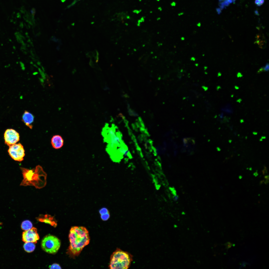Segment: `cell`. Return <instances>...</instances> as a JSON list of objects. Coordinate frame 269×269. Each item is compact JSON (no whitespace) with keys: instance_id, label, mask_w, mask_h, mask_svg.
<instances>
[{"instance_id":"cell-1","label":"cell","mask_w":269,"mask_h":269,"mask_svg":"<svg viewBox=\"0 0 269 269\" xmlns=\"http://www.w3.org/2000/svg\"><path fill=\"white\" fill-rule=\"evenodd\" d=\"M69 238L70 245L67 252L73 256H78L83 248L89 244L90 240L88 231L83 226L72 227Z\"/></svg>"},{"instance_id":"cell-2","label":"cell","mask_w":269,"mask_h":269,"mask_svg":"<svg viewBox=\"0 0 269 269\" xmlns=\"http://www.w3.org/2000/svg\"><path fill=\"white\" fill-rule=\"evenodd\" d=\"M20 169L23 178L20 186H33L37 189H40L46 185L47 174L40 166H37L31 169L21 167Z\"/></svg>"},{"instance_id":"cell-3","label":"cell","mask_w":269,"mask_h":269,"mask_svg":"<svg viewBox=\"0 0 269 269\" xmlns=\"http://www.w3.org/2000/svg\"><path fill=\"white\" fill-rule=\"evenodd\" d=\"M132 260L133 256L130 253L118 249L111 256L109 267L111 269H127Z\"/></svg>"},{"instance_id":"cell-4","label":"cell","mask_w":269,"mask_h":269,"mask_svg":"<svg viewBox=\"0 0 269 269\" xmlns=\"http://www.w3.org/2000/svg\"><path fill=\"white\" fill-rule=\"evenodd\" d=\"M61 245L60 241L56 237L48 235L43 239L41 245L42 249L47 253L54 254L57 253Z\"/></svg>"},{"instance_id":"cell-5","label":"cell","mask_w":269,"mask_h":269,"mask_svg":"<svg viewBox=\"0 0 269 269\" xmlns=\"http://www.w3.org/2000/svg\"><path fill=\"white\" fill-rule=\"evenodd\" d=\"M8 151L9 155L14 160L18 161L23 160L25 151L21 143L15 144L9 146Z\"/></svg>"},{"instance_id":"cell-6","label":"cell","mask_w":269,"mask_h":269,"mask_svg":"<svg viewBox=\"0 0 269 269\" xmlns=\"http://www.w3.org/2000/svg\"><path fill=\"white\" fill-rule=\"evenodd\" d=\"M19 137L18 133L14 130L7 129L4 134L5 143L9 146L16 144L19 141Z\"/></svg>"},{"instance_id":"cell-7","label":"cell","mask_w":269,"mask_h":269,"mask_svg":"<svg viewBox=\"0 0 269 269\" xmlns=\"http://www.w3.org/2000/svg\"><path fill=\"white\" fill-rule=\"evenodd\" d=\"M39 239L37 229L35 227H33L23 232L22 240L25 243L31 242L36 243Z\"/></svg>"},{"instance_id":"cell-8","label":"cell","mask_w":269,"mask_h":269,"mask_svg":"<svg viewBox=\"0 0 269 269\" xmlns=\"http://www.w3.org/2000/svg\"><path fill=\"white\" fill-rule=\"evenodd\" d=\"M36 218L39 221L49 224L55 227L57 225V221L54 217L50 215L41 214Z\"/></svg>"},{"instance_id":"cell-9","label":"cell","mask_w":269,"mask_h":269,"mask_svg":"<svg viewBox=\"0 0 269 269\" xmlns=\"http://www.w3.org/2000/svg\"><path fill=\"white\" fill-rule=\"evenodd\" d=\"M33 115L27 111H25L22 116V121L25 125L30 129L32 128V124L34 120Z\"/></svg>"},{"instance_id":"cell-10","label":"cell","mask_w":269,"mask_h":269,"mask_svg":"<svg viewBox=\"0 0 269 269\" xmlns=\"http://www.w3.org/2000/svg\"><path fill=\"white\" fill-rule=\"evenodd\" d=\"M51 144L53 147L56 149L62 147L63 145L64 140L62 137L58 135L54 136L51 139Z\"/></svg>"},{"instance_id":"cell-11","label":"cell","mask_w":269,"mask_h":269,"mask_svg":"<svg viewBox=\"0 0 269 269\" xmlns=\"http://www.w3.org/2000/svg\"><path fill=\"white\" fill-rule=\"evenodd\" d=\"M101 215V218L103 221H106L109 218L110 215L108 209L106 207L101 208L99 210Z\"/></svg>"},{"instance_id":"cell-12","label":"cell","mask_w":269,"mask_h":269,"mask_svg":"<svg viewBox=\"0 0 269 269\" xmlns=\"http://www.w3.org/2000/svg\"><path fill=\"white\" fill-rule=\"evenodd\" d=\"M35 245L34 243L31 242H26L23 245L24 250L28 253L33 251L35 249Z\"/></svg>"},{"instance_id":"cell-13","label":"cell","mask_w":269,"mask_h":269,"mask_svg":"<svg viewBox=\"0 0 269 269\" xmlns=\"http://www.w3.org/2000/svg\"><path fill=\"white\" fill-rule=\"evenodd\" d=\"M21 227L24 230L26 231L31 229L32 227V224L31 222L29 220H25L22 223Z\"/></svg>"},{"instance_id":"cell-14","label":"cell","mask_w":269,"mask_h":269,"mask_svg":"<svg viewBox=\"0 0 269 269\" xmlns=\"http://www.w3.org/2000/svg\"><path fill=\"white\" fill-rule=\"evenodd\" d=\"M17 40L18 42L22 44H24L22 39H25V38L22 36L19 32H16L15 34Z\"/></svg>"},{"instance_id":"cell-15","label":"cell","mask_w":269,"mask_h":269,"mask_svg":"<svg viewBox=\"0 0 269 269\" xmlns=\"http://www.w3.org/2000/svg\"><path fill=\"white\" fill-rule=\"evenodd\" d=\"M128 112L130 115L134 116H138V115L137 113L134 111V110L130 108L129 104L128 105Z\"/></svg>"},{"instance_id":"cell-16","label":"cell","mask_w":269,"mask_h":269,"mask_svg":"<svg viewBox=\"0 0 269 269\" xmlns=\"http://www.w3.org/2000/svg\"><path fill=\"white\" fill-rule=\"evenodd\" d=\"M49 268L50 269H61L59 265L56 263L53 264L50 266Z\"/></svg>"},{"instance_id":"cell-17","label":"cell","mask_w":269,"mask_h":269,"mask_svg":"<svg viewBox=\"0 0 269 269\" xmlns=\"http://www.w3.org/2000/svg\"><path fill=\"white\" fill-rule=\"evenodd\" d=\"M101 85L102 87L104 89L106 90L108 89V87L106 85V82L103 81H102L101 83Z\"/></svg>"},{"instance_id":"cell-18","label":"cell","mask_w":269,"mask_h":269,"mask_svg":"<svg viewBox=\"0 0 269 269\" xmlns=\"http://www.w3.org/2000/svg\"><path fill=\"white\" fill-rule=\"evenodd\" d=\"M38 69L39 71L40 72V73L42 76V77L43 78V79H45L46 78L45 74L42 71V70L40 68H38Z\"/></svg>"},{"instance_id":"cell-19","label":"cell","mask_w":269,"mask_h":269,"mask_svg":"<svg viewBox=\"0 0 269 269\" xmlns=\"http://www.w3.org/2000/svg\"><path fill=\"white\" fill-rule=\"evenodd\" d=\"M142 11V10L141 9L139 10L135 9L133 10L132 12L133 13H136L137 14H138L139 13Z\"/></svg>"},{"instance_id":"cell-20","label":"cell","mask_w":269,"mask_h":269,"mask_svg":"<svg viewBox=\"0 0 269 269\" xmlns=\"http://www.w3.org/2000/svg\"><path fill=\"white\" fill-rule=\"evenodd\" d=\"M269 64L267 63L265 67H264L265 71H268L269 70Z\"/></svg>"},{"instance_id":"cell-21","label":"cell","mask_w":269,"mask_h":269,"mask_svg":"<svg viewBox=\"0 0 269 269\" xmlns=\"http://www.w3.org/2000/svg\"><path fill=\"white\" fill-rule=\"evenodd\" d=\"M31 12L32 14V16H34L35 15L36 13V10L35 8H32L30 11Z\"/></svg>"},{"instance_id":"cell-22","label":"cell","mask_w":269,"mask_h":269,"mask_svg":"<svg viewBox=\"0 0 269 269\" xmlns=\"http://www.w3.org/2000/svg\"><path fill=\"white\" fill-rule=\"evenodd\" d=\"M267 167L265 166L264 167V169L262 171V172L263 174L264 175L266 173H267Z\"/></svg>"},{"instance_id":"cell-23","label":"cell","mask_w":269,"mask_h":269,"mask_svg":"<svg viewBox=\"0 0 269 269\" xmlns=\"http://www.w3.org/2000/svg\"><path fill=\"white\" fill-rule=\"evenodd\" d=\"M255 3L257 4L258 6H260L261 5L260 3V0H255Z\"/></svg>"},{"instance_id":"cell-24","label":"cell","mask_w":269,"mask_h":269,"mask_svg":"<svg viewBox=\"0 0 269 269\" xmlns=\"http://www.w3.org/2000/svg\"><path fill=\"white\" fill-rule=\"evenodd\" d=\"M20 66L22 67V69L23 70H24L25 69V67L24 66V64L22 62H20Z\"/></svg>"},{"instance_id":"cell-25","label":"cell","mask_w":269,"mask_h":269,"mask_svg":"<svg viewBox=\"0 0 269 269\" xmlns=\"http://www.w3.org/2000/svg\"><path fill=\"white\" fill-rule=\"evenodd\" d=\"M145 18V17L143 16H142V17H141L140 19V21L141 22H144V20H145V19H144V18Z\"/></svg>"},{"instance_id":"cell-26","label":"cell","mask_w":269,"mask_h":269,"mask_svg":"<svg viewBox=\"0 0 269 269\" xmlns=\"http://www.w3.org/2000/svg\"><path fill=\"white\" fill-rule=\"evenodd\" d=\"M170 4L172 6H175L176 5V3L175 2L173 1Z\"/></svg>"},{"instance_id":"cell-27","label":"cell","mask_w":269,"mask_h":269,"mask_svg":"<svg viewBox=\"0 0 269 269\" xmlns=\"http://www.w3.org/2000/svg\"><path fill=\"white\" fill-rule=\"evenodd\" d=\"M178 197L177 196L175 195L173 198V199L174 200L176 201L178 199Z\"/></svg>"},{"instance_id":"cell-28","label":"cell","mask_w":269,"mask_h":269,"mask_svg":"<svg viewBox=\"0 0 269 269\" xmlns=\"http://www.w3.org/2000/svg\"><path fill=\"white\" fill-rule=\"evenodd\" d=\"M264 182L265 184H267L269 182V179H266L265 181H264Z\"/></svg>"},{"instance_id":"cell-29","label":"cell","mask_w":269,"mask_h":269,"mask_svg":"<svg viewBox=\"0 0 269 269\" xmlns=\"http://www.w3.org/2000/svg\"><path fill=\"white\" fill-rule=\"evenodd\" d=\"M253 175L255 177H256L258 175V173L257 172H256L254 173L253 174Z\"/></svg>"},{"instance_id":"cell-30","label":"cell","mask_w":269,"mask_h":269,"mask_svg":"<svg viewBox=\"0 0 269 269\" xmlns=\"http://www.w3.org/2000/svg\"><path fill=\"white\" fill-rule=\"evenodd\" d=\"M216 11H217V12L218 13V14H219L220 13V12H221L220 10V9L219 8H217L216 9Z\"/></svg>"},{"instance_id":"cell-31","label":"cell","mask_w":269,"mask_h":269,"mask_svg":"<svg viewBox=\"0 0 269 269\" xmlns=\"http://www.w3.org/2000/svg\"><path fill=\"white\" fill-rule=\"evenodd\" d=\"M157 8L158 10H159L160 11H162V9L161 6H159Z\"/></svg>"},{"instance_id":"cell-32","label":"cell","mask_w":269,"mask_h":269,"mask_svg":"<svg viewBox=\"0 0 269 269\" xmlns=\"http://www.w3.org/2000/svg\"><path fill=\"white\" fill-rule=\"evenodd\" d=\"M190 60L192 61H194L196 60V58L194 57H192L191 58Z\"/></svg>"},{"instance_id":"cell-33","label":"cell","mask_w":269,"mask_h":269,"mask_svg":"<svg viewBox=\"0 0 269 269\" xmlns=\"http://www.w3.org/2000/svg\"><path fill=\"white\" fill-rule=\"evenodd\" d=\"M264 178L265 179H269V176L268 175H265L264 176Z\"/></svg>"},{"instance_id":"cell-34","label":"cell","mask_w":269,"mask_h":269,"mask_svg":"<svg viewBox=\"0 0 269 269\" xmlns=\"http://www.w3.org/2000/svg\"><path fill=\"white\" fill-rule=\"evenodd\" d=\"M20 27L22 28L23 27V24L22 22H21L20 25Z\"/></svg>"},{"instance_id":"cell-35","label":"cell","mask_w":269,"mask_h":269,"mask_svg":"<svg viewBox=\"0 0 269 269\" xmlns=\"http://www.w3.org/2000/svg\"><path fill=\"white\" fill-rule=\"evenodd\" d=\"M126 18L127 19H130L131 17L130 16L128 15L126 16Z\"/></svg>"},{"instance_id":"cell-36","label":"cell","mask_w":269,"mask_h":269,"mask_svg":"<svg viewBox=\"0 0 269 269\" xmlns=\"http://www.w3.org/2000/svg\"><path fill=\"white\" fill-rule=\"evenodd\" d=\"M201 25V23L200 22H199L197 24V25L198 27H200Z\"/></svg>"},{"instance_id":"cell-37","label":"cell","mask_w":269,"mask_h":269,"mask_svg":"<svg viewBox=\"0 0 269 269\" xmlns=\"http://www.w3.org/2000/svg\"><path fill=\"white\" fill-rule=\"evenodd\" d=\"M183 14H184V13L183 12H181V13H179L178 14V15L179 16H180V15H181Z\"/></svg>"},{"instance_id":"cell-38","label":"cell","mask_w":269,"mask_h":269,"mask_svg":"<svg viewBox=\"0 0 269 269\" xmlns=\"http://www.w3.org/2000/svg\"><path fill=\"white\" fill-rule=\"evenodd\" d=\"M37 64L38 65L40 66L41 65V63L40 62L38 61L37 63Z\"/></svg>"},{"instance_id":"cell-39","label":"cell","mask_w":269,"mask_h":269,"mask_svg":"<svg viewBox=\"0 0 269 269\" xmlns=\"http://www.w3.org/2000/svg\"><path fill=\"white\" fill-rule=\"evenodd\" d=\"M253 134L254 135H256L257 134V133L256 132H253Z\"/></svg>"},{"instance_id":"cell-40","label":"cell","mask_w":269,"mask_h":269,"mask_svg":"<svg viewBox=\"0 0 269 269\" xmlns=\"http://www.w3.org/2000/svg\"><path fill=\"white\" fill-rule=\"evenodd\" d=\"M181 40H184L185 39V38H184V37H181Z\"/></svg>"},{"instance_id":"cell-41","label":"cell","mask_w":269,"mask_h":269,"mask_svg":"<svg viewBox=\"0 0 269 269\" xmlns=\"http://www.w3.org/2000/svg\"><path fill=\"white\" fill-rule=\"evenodd\" d=\"M160 19H161V18L160 17H158L157 18V20H159Z\"/></svg>"},{"instance_id":"cell-42","label":"cell","mask_w":269,"mask_h":269,"mask_svg":"<svg viewBox=\"0 0 269 269\" xmlns=\"http://www.w3.org/2000/svg\"><path fill=\"white\" fill-rule=\"evenodd\" d=\"M266 138V136H262L261 137V138L262 139H265V138Z\"/></svg>"},{"instance_id":"cell-43","label":"cell","mask_w":269,"mask_h":269,"mask_svg":"<svg viewBox=\"0 0 269 269\" xmlns=\"http://www.w3.org/2000/svg\"><path fill=\"white\" fill-rule=\"evenodd\" d=\"M60 49V46H57V50H59Z\"/></svg>"},{"instance_id":"cell-44","label":"cell","mask_w":269,"mask_h":269,"mask_svg":"<svg viewBox=\"0 0 269 269\" xmlns=\"http://www.w3.org/2000/svg\"><path fill=\"white\" fill-rule=\"evenodd\" d=\"M38 73V72H34L33 73V75H35L36 74Z\"/></svg>"},{"instance_id":"cell-45","label":"cell","mask_w":269,"mask_h":269,"mask_svg":"<svg viewBox=\"0 0 269 269\" xmlns=\"http://www.w3.org/2000/svg\"><path fill=\"white\" fill-rule=\"evenodd\" d=\"M40 80L41 81V82H43L44 80L40 78Z\"/></svg>"},{"instance_id":"cell-46","label":"cell","mask_w":269,"mask_h":269,"mask_svg":"<svg viewBox=\"0 0 269 269\" xmlns=\"http://www.w3.org/2000/svg\"><path fill=\"white\" fill-rule=\"evenodd\" d=\"M242 176L241 175H240L239 176V178L240 179H242Z\"/></svg>"},{"instance_id":"cell-47","label":"cell","mask_w":269,"mask_h":269,"mask_svg":"<svg viewBox=\"0 0 269 269\" xmlns=\"http://www.w3.org/2000/svg\"><path fill=\"white\" fill-rule=\"evenodd\" d=\"M41 67H42V69L44 71L45 70H44V67L43 66H41Z\"/></svg>"},{"instance_id":"cell-48","label":"cell","mask_w":269,"mask_h":269,"mask_svg":"<svg viewBox=\"0 0 269 269\" xmlns=\"http://www.w3.org/2000/svg\"><path fill=\"white\" fill-rule=\"evenodd\" d=\"M195 65L196 66H197L198 65V64L197 63L195 64Z\"/></svg>"},{"instance_id":"cell-49","label":"cell","mask_w":269,"mask_h":269,"mask_svg":"<svg viewBox=\"0 0 269 269\" xmlns=\"http://www.w3.org/2000/svg\"><path fill=\"white\" fill-rule=\"evenodd\" d=\"M33 66H35V67H37H37H37V66H36V65L35 64H34V65H33Z\"/></svg>"},{"instance_id":"cell-50","label":"cell","mask_w":269,"mask_h":269,"mask_svg":"<svg viewBox=\"0 0 269 269\" xmlns=\"http://www.w3.org/2000/svg\"><path fill=\"white\" fill-rule=\"evenodd\" d=\"M152 12H153V11H152L151 10V11H149V13H152Z\"/></svg>"},{"instance_id":"cell-51","label":"cell","mask_w":269,"mask_h":269,"mask_svg":"<svg viewBox=\"0 0 269 269\" xmlns=\"http://www.w3.org/2000/svg\"><path fill=\"white\" fill-rule=\"evenodd\" d=\"M30 63L31 64H33V63L32 62H30Z\"/></svg>"},{"instance_id":"cell-52","label":"cell","mask_w":269,"mask_h":269,"mask_svg":"<svg viewBox=\"0 0 269 269\" xmlns=\"http://www.w3.org/2000/svg\"><path fill=\"white\" fill-rule=\"evenodd\" d=\"M231 140H229V142L230 143V142H231Z\"/></svg>"},{"instance_id":"cell-53","label":"cell","mask_w":269,"mask_h":269,"mask_svg":"<svg viewBox=\"0 0 269 269\" xmlns=\"http://www.w3.org/2000/svg\"><path fill=\"white\" fill-rule=\"evenodd\" d=\"M249 169L250 170H251L252 169L251 168H250Z\"/></svg>"},{"instance_id":"cell-54","label":"cell","mask_w":269,"mask_h":269,"mask_svg":"<svg viewBox=\"0 0 269 269\" xmlns=\"http://www.w3.org/2000/svg\"><path fill=\"white\" fill-rule=\"evenodd\" d=\"M160 0H156L158 2H159L160 1Z\"/></svg>"},{"instance_id":"cell-55","label":"cell","mask_w":269,"mask_h":269,"mask_svg":"<svg viewBox=\"0 0 269 269\" xmlns=\"http://www.w3.org/2000/svg\"><path fill=\"white\" fill-rule=\"evenodd\" d=\"M138 0L139 2H141L142 1V0Z\"/></svg>"},{"instance_id":"cell-56","label":"cell","mask_w":269,"mask_h":269,"mask_svg":"<svg viewBox=\"0 0 269 269\" xmlns=\"http://www.w3.org/2000/svg\"></svg>"}]
</instances>
